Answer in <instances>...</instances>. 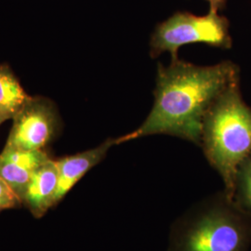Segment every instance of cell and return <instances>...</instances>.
<instances>
[{
    "label": "cell",
    "instance_id": "cell-1",
    "mask_svg": "<svg viewBox=\"0 0 251 251\" xmlns=\"http://www.w3.org/2000/svg\"><path fill=\"white\" fill-rule=\"evenodd\" d=\"M236 80H240L239 69L232 62L198 66L177 59L169 66L159 64L152 111L142 125L115 139V144L165 134L200 145L207 112Z\"/></svg>",
    "mask_w": 251,
    "mask_h": 251
},
{
    "label": "cell",
    "instance_id": "cell-9",
    "mask_svg": "<svg viewBox=\"0 0 251 251\" xmlns=\"http://www.w3.org/2000/svg\"><path fill=\"white\" fill-rule=\"evenodd\" d=\"M30 99L13 74L0 66V123L13 119Z\"/></svg>",
    "mask_w": 251,
    "mask_h": 251
},
{
    "label": "cell",
    "instance_id": "cell-3",
    "mask_svg": "<svg viewBox=\"0 0 251 251\" xmlns=\"http://www.w3.org/2000/svg\"><path fill=\"white\" fill-rule=\"evenodd\" d=\"M200 146L233 199L238 168L251 157V108L243 100L239 80L226 88L207 112Z\"/></svg>",
    "mask_w": 251,
    "mask_h": 251
},
{
    "label": "cell",
    "instance_id": "cell-13",
    "mask_svg": "<svg viewBox=\"0 0 251 251\" xmlns=\"http://www.w3.org/2000/svg\"><path fill=\"white\" fill-rule=\"evenodd\" d=\"M0 211H1V210H0Z\"/></svg>",
    "mask_w": 251,
    "mask_h": 251
},
{
    "label": "cell",
    "instance_id": "cell-7",
    "mask_svg": "<svg viewBox=\"0 0 251 251\" xmlns=\"http://www.w3.org/2000/svg\"><path fill=\"white\" fill-rule=\"evenodd\" d=\"M114 145H116L115 139H107L97 147L57 160L59 181L55 195V205L62 201L92 168L103 160L110 148Z\"/></svg>",
    "mask_w": 251,
    "mask_h": 251
},
{
    "label": "cell",
    "instance_id": "cell-2",
    "mask_svg": "<svg viewBox=\"0 0 251 251\" xmlns=\"http://www.w3.org/2000/svg\"><path fill=\"white\" fill-rule=\"evenodd\" d=\"M251 214L225 191L197 202L172 224L167 251H250Z\"/></svg>",
    "mask_w": 251,
    "mask_h": 251
},
{
    "label": "cell",
    "instance_id": "cell-14",
    "mask_svg": "<svg viewBox=\"0 0 251 251\" xmlns=\"http://www.w3.org/2000/svg\"><path fill=\"white\" fill-rule=\"evenodd\" d=\"M0 124H1V123H0Z\"/></svg>",
    "mask_w": 251,
    "mask_h": 251
},
{
    "label": "cell",
    "instance_id": "cell-8",
    "mask_svg": "<svg viewBox=\"0 0 251 251\" xmlns=\"http://www.w3.org/2000/svg\"><path fill=\"white\" fill-rule=\"evenodd\" d=\"M59 181L57 160L49 159L34 173L27 185L23 204L36 218H40L55 206V195Z\"/></svg>",
    "mask_w": 251,
    "mask_h": 251
},
{
    "label": "cell",
    "instance_id": "cell-12",
    "mask_svg": "<svg viewBox=\"0 0 251 251\" xmlns=\"http://www.w3.org/2000/svg\"><path fill=\"white\" fill-rule=\"evenodd\" d=\"M206 1L209 3V9L218 12L220 9L225 7L227 0H206Z\"/></svg>",
    "mask_w": 251,
    "mask_h": 251
},
{
    "label": "cell",
    "instance_id": "cell-10",
    "mask_svg": "<svg viewBox=\"0 0 251 251\" xmlns=\"http://www.w3.org/2000/svg\"><path fill=\"white\" fill-rule=\"evenodd\" d=\"M233 200L251 214V157L243 162L235 176Z\"/></svg>",
    "mask_w": 251,
    "mask_h": 251
},
{
    "label": "cell",
    "instance_id": "cell-11",
    "mask_svg": "<svg viewBox=\"0 0 251 251\" xmlns=\"http://www.w3.org/2000/svg\"><path fill=\"white\" fill-rule=\"evenodd\" d=\"M21 204H23L22 200L4 179L0 178V210L14 208Z\"/></svg>",
    "mask_w": 251,
    "mask_h": 251
},
{
    "label": "cell",
    "instance_id": "cell-6",
    "mask_svg": "<svg viewBox=\"0 0 251 251\" xmlns=\"http://www.w3.org/2000/svg\"><path fill=\"white\" fill-rule=\"evenodd\" d=\"M49 159V155L43 150H24L5 146L0 154V178L9 184L23 203L32 176Z\"/></svg>",
    "mask_w": 251,
    "mask_h": 251
},
{
    "label": "cell",
    "instance_id": "cell-4",
    "mask_svg": "<svg viewBox=\"0 0 251 251\" xmlns=\"http://www.w3.org/2000/svg\"><path fill=\"white\" fill-rule=\"evenodd\" d=\"M203 43L221 49L232 47L227 19L214 10L203 16L189 12H177L159 24L151 37V56L170 52L172 61L179 59L180 47Z\"/></svg>",
    "mask_w": 251,
    "mask_h": 251
},
{
    "label": "cell",
    "instance_id": "cell-5",
    "mask_svg": "<svg viewBox=\"0 0 251 251\" xmlns=\"http://www.w3.org/2000/svg\"><path fill=\"white\" fill-rule=\"evenodd\" d=\"M6 146L24 150H43L55 133V117L42 100L32 98L16 116Z\"/></svg>",
    "mask_w": 251,
    "mask_h": 251
}]
</instances>
